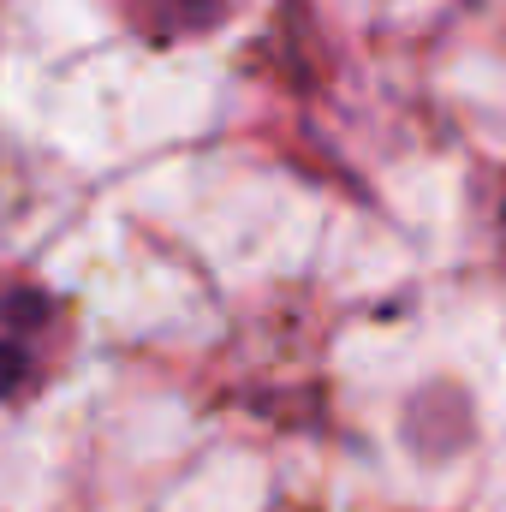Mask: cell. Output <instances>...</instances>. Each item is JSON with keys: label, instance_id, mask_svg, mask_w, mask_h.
<instances>
[{"label": "cell", "instance_id": "6da1fadb", "mask_svg": "<svg viewBox=\"0 0 506 512\" xmlns=\"http://www.w3.org/2000/svg\"><path fill=\"white\" fill-rule=\"evenodd\" d=\"M42 298H0V399H18L42 370Z\"/></svg>", "mask_w": 506, "mask_h": 512}, {"label": "cell", "instance_id": "7a4b0ae2", "mask_svg": "<svg viewBox=\"0 0 506 512\" xmlns=\"http://www.w3.org/2000/svg\"><path fill=\"white\" fill-rule=\"evenodd\" d=\"M131 18L149 30V36H185V30H209L227 0H126Z\"/></svg>", "mask_w": 506, "mask_h": 512}]
</instances>
